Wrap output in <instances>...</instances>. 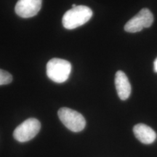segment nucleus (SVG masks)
I'll return each instance as SVG.
<instances>
[{
  "instance_id": "39448f33",
  "label": "nucleus",
  "mask_w": 157,
  "mask_h": 157,
  "mask_svg": "<svg viewBox=\"0 0 157 157\" xmlns=\"http://www.w3.org/2000/svg\"><path fill=\"white\" fill-rule=\"evenodd\" d=\"M154 22V15L147 8H143L131 18L124 25V30L129 33H136L143 29L148 28Z\"/></svg>"
},
{
  "instance_id": "20e7f679",
  "label": "nucleus",
  "mask_w": 157,
  "mask_h": 157,
  "mask_svg": "<svg viewBox=\"0 0 157 157\" xmlns=\"http://www.w3.org/2000/svg\"><path fill=\"white\" fill-rule=\"evenodd\" d=\"M41 124L34 118H30L17 126L13 132V136L18 142L24 143L33 139L38 134Z\"/></svg>"
},
{
  "instance_id": "423d86ee",
  "label": "nucleus",
  "mask_w": 157,
  "mask_h": 157,
  "mask_svg": "<svg viewBox=\"0 0 157 157\" xmlns=\"http://www.w3.org/2000/svg\"><path fill=\"white\" fill-rule=\"evenodd\" d=\"M42 0H18L15 11L18 16L23 18L34 17L40 10Z\"/></svg>"
},
{
  "instance_id": "1a4fd4ad",
  "label": "nucleus",
  "mask_w": 157,
  "mask_h": 157,
  "mask_svg": "<svg viewBox=\"0 0 157 157\" xmlns=\"http://www.w3.org/2000/svg\"><path fill=\"white\" fill-rule=\"evenodd\" d=\"M13 81V76L9 72L0 69V85L11 83Z\"/></svg>"
},
{
  "instance_id": "0eeeda50",
  "label": "nucleus",
  "mask_w": 157,
  "mask_h": 157,
  "mask_svg": "<svg viewBox=\"0 0 157 157\" xmlns=\"http://www.w3.org/2000/svg\"><path fill=\"white\" fill-rule=\"evenodd\" d=\"M115 85L117 94L122 101L128 99L131 94V84L126 74L121 71H118L115 76Z\"/></svg>"
},
{
  "instance_id": "f03ea898",
  "label": "nucleus",
  "mask_w": 157,
  "mask_h": 157,
  "mask_svg": "<svg viewBox=\"0 0 157 157\" xmlns=\"http://www.w3.org/2000/svg\"><path fill=\"white\" fill-rule=\"evenodd\" d=\"M71 64L68 60L60 58H52L47 64V75L56 83H63L69 77Z\"/></svg>"
},
{
  "instance_id": "9d476101",
  "label": "nucleus",
  "mask_w": 157,
  "mask_h": 157,
  "mask_svg": "<svg viewBox=\"0 0 157 157\" xmlns=\"http://www.w3.org/2000/svg\"><path fill=\"white\" fill-rule=\"evenodd\" d=\"M154 70L156 73H157V58L156 60H155L154 63Z\"/></svg>"
},
{
  "instance_id": "7ed1b4c3",
  "label": "nucleus",
  "mask_w": 157,
  "mask_h": 157,
  "mask_svg": "<svg viewBox=\"0 0 157 157\" xmlns=\"http://www.w3.org/2000/svg\"><path fill=\"white\" fill-rule=\"evenodd\" d=\"M58 114L61 122L72 132H81L85 127V119L76 111L68 108H61L59 109Z\"/></svg>"
},
{
  "instance_id": "f257e3e1",
  "label": "nucleus",
  "mask_w": 157,
  "mask_h": 157,
  "mask_svg": "<svg viewBox=\"0 0 157 157\" xmlns=\"http://www.w3.org/2000/svg\"><path fill=\"white\" fill-rule=\"evenodd\" d=\"M93 16V11L90 7L84 5H78L72 7L65 13L62 19L64 28L74 29L85 24Z\"/></svg>"
},
{
  "instance_id": "6e6552de",
  "label": "nucleus",
  "mask_w": 157,
  "mask_h": 157,
  "mask_svg": "<svg viewBox=\"0 0 157 157\" xmlns=\"http://www.w3.org/2000/svg\"><path fill=\"white\" fill-rule=\"evenodd\" d=\"M135 136L143 144H151L156 140V133L152 128L144 124H138L133 128Z\"/></svg>"
}]
</instances>
